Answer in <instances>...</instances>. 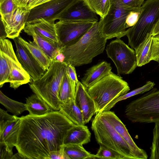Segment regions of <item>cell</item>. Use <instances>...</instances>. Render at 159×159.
<instances>
[{
    "instance_id": "6da1fadb",
    "label": "cell",
    "mask_w": 159,
    "mask_h": 159,
    "mask_svg": "<svg viewBox=\"0 0 159 159\" xmlns=\"http://www.w3.org/2000/svg\"><path fill=\"white\" fill-rule=\"evenodd\" d=\"M75 125L59 111L22 116L15 147L24 159H47L49 152L61 148L68 130Z\"/></svg>"
},
{
    "instance_id": "7a4b0ae2",
    "label": "cell",
    "mask_w": 159,
    "mask_h": 159,
    "mask_svg": "<svg viewBox=\"0 0 159 159\" xmlns=\"http://www.w3.org/2000/svg\"><path fill=\"white\" fill-rule=\"evenodd\" d=\"M107 40L101 34L99 21L75 44L61 48L60 54L62 61L75 67L91 63L95 57L102 53Z\"/></svg>"
},
{
    "instance_id": "3957f363",
    "label": "cell",
    "mask_w": 159,
    "mask_h": 159,
    "mask_svg": "<svg viewBox=\"0 0 159 159\" xmlns=\"http://www.w3.org/2000/svg\"><path fill=\"white\" fill-rule=\"evenodd\" d=\"M66 63L55 59L39 79L29 85L33 92L44 100L53 111L60 108L58 95L66 68Z\"/></svg>"
},
{
    "instance_id": "277c9868",
    "label": "cell",
    "mask_w": 159,
    "mask_h": 159,
    "mask_svg": "<svg viewBox=\"0 0 159 159\" xmlns=\"http://www.w3.org/2000/svg\"><path fill=\"white\" fill-rule=\"evenodd\" d=\"M87 89L94 102L96 114L102 112L113 100L130 90L128 83L111 71Z\"/></svg>"
},
{
    "instance_id": "5b68a950",
    "label": "cell",
    "mask_w": 159,
    "mask_h": 159,
    "mask_svg": "<svg viewBox=\"0 0 159 159\" xmlns=\"http://www.w3.org/2000/svg\"><path fill=\"white\" fill-rule=\"evenodd\" d=\"M141 10V7H131L125 4L121 0H111L107 13L99 21L102 35L107 40L115 37L120 39L125 36L127 16L132 11Z\"/></svg>"
},
{
    "instance_id": "8992f818",
    "label": "cell",
    "mask_w": 159,
    "mask_h": 159,
    "mask_svg": "<svg viewBox=\"0 0 159 159\" xmlns=\"http://www.w3.org/2000/svg\"><path fill=\"white\" fill-rule=\"evenodd\" d=\"M127 119L134 123H156L159 122V89L153 88L126 107Z\"/></svg>"
},
{
    "instance_id": "52a82bcc",
    "label": "cell",
    "mask_w": 159,
    "mask_h": 159,
    "mask_svg": "<svg viewBox=\"0 0 159 159\" xmlns=\"http://www.w3.org/2000/svg\"><path fill=\"white\" fill-rule=\"evenodd\" d=\"M142 10L137 23L126 32L128 45L134 49L151 34L159 20V0H146L141 6Z\"/></svg>"
},
{
    "instance_id": "ba28073f",
    "label": "cell",
    "mask_w": 159,
    "mask_h": 159,
    "mask_svg": "<svg viewBox=\"0 0 159 159\" xmlns=\"http://www.w3.org/2000/svg\"><path fill=\"white\" fill-rule=\"evenodd\" d=\"M91 129L99 144L118 152L126 159H137L128 144L101 112L96 114L92 121Z\"/></svg>"
},
{
    "instance_id": "9c48e42d",
    "label": "cell",
    "mask_w": 159,
    "mask_h": 159,
    "mask_svg": "<svg viewBox=\"0 0 159 159\" xmlns=\"http://www.w3.org/2000/svg\"><path fill=\"white\" fill-rule=\"evenodd\" d=\"M106 50L116 68L117 75L131 74L137 66L135 52L120 39L111 42Z\"/></svg>"
},
{
    "instance_id": "30bf717a",
    "label": "cell",
    "mask_w": 159,
    "mask_h": 159,
    "mask_svg": "<svg viewBox=\"0 0 159 159\" xmlns=\"http://www.w3.org/2000/svg\"><path fill=\"white\" fill-rule=\"evenodd\" d=\"M0 51L7 60L10 72L8 80L10 87L16 89L29 83L31 78L19 61L11 42L8 39H0Z\"/></svg>"
},
{
    "instance_id": "8fae6325",
    "label": "cell",
    "mask_w": 159,
    "mask_h": 159,
    "mask_svg": "<svg viewBox=\"0 0 159 159\" xmlns=\"http://www.w3.org/2000/svg\"><path fill=\"white\" fill-rule=\"evenodd\" d=\"M95 22L64 20H59L56 22L55 26L61 47L70 46L76 43Z\"/></svg>"
},
{
    "instance_id": "7c38bea8",
    "label": "cell",
    "mask_w": 159,
    "mask_h": 159,
    "mask_svg": "<svg viewBox=\"0 0 159 159\" xmlns=\"http://www.w3.org/2000/svg\"><path fill=\"white\" fill-rule=\"evenodd\" d=\"M75 0H51L30 9L26 23L43 18L55 22Z\"/></svg>"
},
{
    "instance_id": "4fadbf2b",
    "label": "cell",
    "mask_w": 159,
    "mask_h": 159,
    "mask_svg": "<svg viewBox=\"0 0 159 159\" xmlns=\"http://www.w3.org/2000/svg\"><path fill=\"white\" fill-rule=\"evenodd\" d=\"M58 20L73 22L99 21L97 14L85 0H75L62 13Z\"/></svg>"
},
{
    "instance_id": "5bb4252c",
    "label": "cell",
    "mask_w": 159,
    "mask_h": 159,
    "mask_svg": "<svg viewBox=\"0 0 159 159\" xmlns=\"http://www.w3.org/2000/svg\"><path fill=\"white\" fill-rule=\"evenodd\" d=\"M13 40L16 48V54L21 66L30 75L32 81L39 79L46 70L21 43L18 37Z\"/></svg>"
},
{
    "instance_id": "9a60e30c",
    "label": "cell",
    "mask_w": 159,
    "mask_h": 159,
    "mask_svg": "<svg viewBox=\"0 0 159 159\" xmlns=\"http://www.w3.org/2000/svg\"><path fill=\"white\" fill-rule=\"evenodd\" d=\"M116 132L130 146L137 159H147L148 155L145 150L135 143L125 125L114 112L110 111L101 112Z\"/></svg>"
},
{
    "instance_id": "2e32d148",
    "label": "cell",
    "mask_w": 159,
    "mask_h": 159,
    "mask_svg": "<svg viewBox=\"0 0 159 159\" xmlns=\"http://www.w3.org/2000/svg\"><path fill=\"white\" fill-rule=\"evenodd\" d=\"M75 101L82 114L85 124L88 123L96 114L95 105L87 88L80 81L76 85Z\"/></svg>"
},
{
    "instance_id": "e0dca14e",
    "label": "cell",
    "mask_w": 159,
    "mask_h": 159,
    "mask_svg": "<svg viewBox=\"0 0 159 159\" xmlns=\"http://www.w3.org/2000/svg\"><path fill=\"white\" fill-rule=\"evenodd\" d=\"M30 11L28 7H17L10 20L2 23L7 37L13 39L20 36L25 25Z\"/></svg>"
},
{
    "instance_id": "ac0fdd59",
    "label": "cell",
    "mask_w": 159,
    "mask_h": 159,
    "mask_svg": "<svg viewBox=\"0 0 159 159\" xmlns=\"http://www.w3.org/2000/svg\"><path fill=\"white\" fill-rule=\"evenodd\" d=\"M23 30L28 35L32 37L33 41L52 61L57 59L60 55L61 47L59 43L52 42L43 37L27 24Z\"/></svg>"
},
{
    "instance_id": "d6986e66",
    "label": "cell",
    "mask_w": 159,
    "mask_h": 159,
    "mask_svg": "<svg viewBox=\"0 0 159 159\" xmlns=\"http://www.w3.org/2000/svg\"><path fill=\"white\" fill-rule=\"evenodd\" d=\"M111 69L110 63L106 61L98 63L86 70L81 83L88 88L108 75Z\"/></svg>"
},
{
    "instance_id": "ffe728a7",
    "label": "cell",
    "mask_w": 159,
    "mask_h": 159,
    "mask_svg": "<svg viewBox=\"0 0 159 159\" xmlns=\"http://www.w3.org/2000/svg\"><path fill=\"white\" fill-rule=\"evenodd\" d=\"M20 122V117L15 116L0 130V144L5 145L10 151L15 147Z\"/></svg>"
},
{
    "instance_id": "44dd1931",
    "label": "cell",
    "mask_w": 159,
    "mask_h": 159,
    "mask_svg": "<svg viewBox=\"0 0 159 159\" xmlns=\"http://www.w3.org/2000/svg\"><path fill=\"white\" fill-rule=\"evenodd\" d=\"M91 136V133L85 125H75L68 130L63 145L85 144L90 142Z\"/></svg>"
},
{
    "instance_id": "7402d4cb",
    "label": "cell",
    "mask_w": 159,
    "mask_h": 159,
    "mask_svg": "<svg viewBox=\"0 0 159 159\" xmlns=\"http://www.w3.org/2000/svg\"><path fill=\"white\" fill-rule=\"evenodd\" d=\"M26 24L43 37L52 42L59 44L55 22L40 18Z\"/></svg>"
},
{
    "instance_id": "603a6c76",
    "label": "cell",
    "mask_w": 159,
    "mask_h": 159,
    "mask_svg": "<svg viewBox=\"0 0 159 159\" xmlns=\"http://www.w3.org/2000/svg\"><path fill=\"white\" fill-rule=\"evenodd\" d=\"M76 85V83L69 77L66 68L59 92L60 107L71 100H75Z\"/></svg>"
},
{
    "instance_id": "cb8c5ba5",
    "label": "cell",
    "mask_w": 159,
    "mask_h": 159,
    "mask_svg": "<svg viewBox=\"0 0 159 159\" xmlns=\"http://www.w3.org/2000/svg\"><path fill=\"white\" fill-rule=\"evenodd\" d=\"M25 104L27 111L31 116H41L53 111L44 100L34 93L26 98Z\"/></svg>"
},
{
    "instance_id": "d4e9b609",
    "label": "cell",
    "mask_w": 159,
    "mask_h": 159,
    "mask_svg": "<svg viewBox=\"0 0 159 159\" xmlns=\"http://www.w3.org/2000/svg\"><path fill=\"white\" fill-rule=\"evenodd\" d=\"M152 36L148 34L135 49L137 66H141L151 61Z\"/></svg>"
},
{
    "instance_id": "484cf974",
    "label": "cell",
    "mask_w": 159,
    "mask_h": 159,
    "mask_svg": "<svg viewBox=\"0 0 159 159\" xmlns=\"http://www.w3.org/2000/svg\"><path fill=\"white\" fill-rule=\"evenodd\" d=\"M18 37L21 43L35 59L46 70H47L52 61L33 41L27 42L20 36Z\"/></svg>"
},
{
    "instance_id": "4316f807",
    "label": "cell",
    "mask_w": 159,
    "mask_h": 159,
    "mask_svg": "<svg viewBox=\"0 0 159 159\" xmlns=\"http://www.w3.org/2000/svg\"><path fill=\"white\" fill-rule=\"evenodd\" d=\"M59 111L74 124L84 125L82 114L75 100H72L60 107Z\"/></svg>"
},
{
    "instance_id": "83f0119b",
    "label": "cell",
    "mask_w": 159,
    "mask_h": 159,
    "mask_svg": "<svg viewBox=\"0 0 159 159\" xmlns=\"http://www.w3.org/2000/svg\"><path fill=\"white\" fill-rule=\"evenodd\" d=\"M0 102L13 115L17 116L27 110L26 104L12 99L0 91Z\"/></svg>"
},
{
    "instance_id": "f1b7e54d",
    "label": "cell",
    "mask_w": 159,
    "mask_h": 159,
    "mask_svg": "<svg viewBox=\"0 0 159 159\" xmlns=\"http://www.w3.org/2000/svg\"><path fill=\"white\" fill-rule=\"evenodd\" d=\"M63 146L70 159H92L94 155L87 151L82 145L67 144Z\"/></svg>"
},
{
    "instance_id": "f546056e",
    "label": "cell",
    "mask_w": 159,
    "mask_h": 159,
    "mask_svg": "<svg viewBox=\"0 0 159 159\" xmlns=\"http://www.w3.org/2000/svg\"><path fill=\"white\" fill-rule=\"evenodd\" d=\"M155 85V84L153 82L151 81H147L142 86L128 92L115 99L105 108L103 111H110L117 102L119 101L125 100L134 95L147 92L152 89Z\"/></svg>"
},
{
    "instance_id": "4dcf8cb0",
    "label": "cell",
    "mask_w": 159,
    "mask_h": 159,
    "mask_svg": "<svg viewBox=\"0 0 159 159\" xmlns=\"http://www.w3.org/2000/svg\"><path fill=\"white\" fill-rule=\"evenodd\" d=\"M17 7L14 0H0L1 20L3 24L10 20Z\"/></svg>"
},
{
    "instance_id": "1f68e13d",
    "label": "cell",
    "mask_w": 159,
    "mask_h": 159,
    "mask_svg": "<svg viewBox=\"0 0 159 159\" xmlns=\"http://www.w3.org/2000/svg\"><path fill=\"white\" fill-rule=\"evenodd\" d=\"M90 7L100 18L107 13L111 5V0H85Z\"/></svg>"
},
{
    "instance_id": "d6a6232c",
    "label": "cell",
    "mask_w": 159,
    "mask_h": 159,
    "mask_svg": "<svg viewBox=\"0 0 159 159\" xmlns=\"http://www.w3.org/2000/svg\"><path fill=\"white\" fill-rule=\"evenodd\" d=\"M99 145V148L97 153L93 156L92 159H126L118 152L104 145Z\"/></svg>"
},
{
    "instance_id": "836d02e7",
    "label": "cell",
    "mask_w": 159,
    "mask_h": 159,
    "mask_svg": "<svg viewBox=\"0 0 159 159\" xmlns=\"http://www.w3.org/2000/svg\"><path fill=\"white\" fill-rule=\"evenodd\" d=\"M10 69L6 58L3 53L0 51V87L8 82L10 74Z\"/></svg>"
},
{
    "instance_id": "e575fe53",
    "label": "cell",
    "mask_w": 159,
    "mask_h": 159,
    "mask_svg": "<svg viewBox=\"0 0 159 159\" xmlns=\"http://www.w3.org/2000/svg\"><path fill=\"white\" fill-rule=\"evenodd\" d=\"M155 123L150 159H159V122Z\"/></svg>"
},
{
    "instance_id": "d590c367",
    "label": "cell",
    "mask_w": 159,
    "mask_h": 159,
    "mask_svg": "<svg viewBox=\"0 0 159 159\" xmlns=\"http://www.w3.org/2000/svg\"><path fill=\"white\" fill-rule=\"evenodd\" d=\"M70 159L65 151L63 145L59 149L50 152L48 154L47 159Z\"/></svg>"
},
{
    "instance_id": "8d00e7d4",
    "label": "cell",
    "mask_w": 159,
    "mask_h": 159,
    "mask_svg": "<svg viewBox=\"0 0 159 159\" xmlns=\"http://www.w3.org/2000/svg\"><path fill=\"white\" fill-rule=\"evenodd\" d=\"M141 12L132 11L129 13L126 20V29L131 27L136 24L138 20Z\"/></svg>"
},
{
    "instance_id": "74e56055",
    "label": "cell",
    "mask_w": 159,
    "mask_h": 159,
    "mask_svg": "<svg viewBox=\"0 0 159 159\" xmlns=\"http://www.w3.org/2000/svg\"><path fill=\"white\" fill-rule=\"evenodd\" d=\"M151 60L156 61L159 58V39L152 36Z\"/></svg>"
},
{
    "instance_id": "f35d334b",
    "label": "cell",
    "mask_w": 159,
    "mask_h": 159,
    "mask_svg": "<svg viewBox=\"0 0 159 159\" xmlns=\"http://www.w3.org/2000/svg\"><path fill=\"white\" fill-rule=\"evenodd\" d=\"M15 116L9 114L7 112L0 109V130L2 129L7 122L13 119Z\"/></svg>"
},
{
    "instance_id": "ab89813d",
    "label": "cell",
    "mask_w": 159,
    "mask_h": 159,
    "mask_svg": "<svg viewBox=\"0 0 159 159\" xmlns=\"http://www.w3.org/2000/svg\"><path fill=\"white\" fill-rule=\"evenodd\" d=\"M66 71L70 78L77 84L79 81L78 80L74 66L69 63H66Z\"/></svg>"
},
{
    "instance_id": "60d3db41",
    "label": "cell",
    "mask_w": 159,
    "mask_h": 159,
    "mask_svg": "<svg viewBox=\"0 0 159 159\" xmlns=\"http://www.w3.org/2000/svg\"><path fill=\"white\" fill-rule=\"evenodd\" d=\"M0 159H11L13 155V152L10 151L4 145L0 144Z\"/></svg>"
},
{
    "instance_id": "b9f144b4",
    "label": "cell",
    "mask_w": 159,
    "mask_h": 159,
    "mask_svg": "<svg viewBox=\"0 0 159 159\" xmlns=\"http://www.w3.org/2000/svg\"><path fill=\"white\" fill-rule=\"evenodd\" d=\"M125 5L134 7H140L143 4V0H121Z\"/></svg>"
},
{
    "instance_id": "7bdbcfd3",
    "label": "cell",
    "mask_w": 159,
    "mask_h": 159,
    "mask_svg": "<svg viewBox=\"0 0 159 159\" xmlns=\"http://www.w3.org/2000/svg\"><path fill=\"white\" fill-rule=\"evenodd\" d=\"M51 0H31L28 7L30 9L34 7Z\"/></svg>"
},
{
    "instance_id": "ee69618b",
    "label": "cell",
    "mask_w": 159,
    "mask_h": 159,
    "mask_svg": "<svg viewBox=\"0 0 159 159\" xmlns=\"http://www.w3.org/2000/svg\"><path fill=\"white\" fill-rule=\"evenodd\" d=\"M31 0H14V2L18 7H28Z\"/></svg>"
},
{
    "instance_id": "f6af8a7d",
    "label": "cell",
    "mask_w": 159,
    "mask_h": 159,
    "mask_svg": "<svg viewBox=\"0 0 159 159\" xmlns=\"http://www.w3.org/2000/svg\"><path fill=\"white\" fill-rule=\"evenodd\" d=\"M158 34H159V20L152 31L151 35L153 36Z\"/></svg>"
},
{
    "instance_id": "bcb514c9",
    "label": "cell",
    "mask_w": 159,
    "mask_h": 159,
    "mask_svg": "<svg viewBox=\"0 0 159 159\" xmlns=\"http://www.w3.org/2000/svg\"><path fill=\"white\" fill-rule=\"evenodd\" d=\"M11 159H24V158L18 152L13 155Z\"/></svg>"
},
{
    "instance_id": "7dc6e473",
    "label": "cell",
    "mask_w": 159,
    "mask_h": 159,
    "mask_svg": "<svg viewBox=\"0 0 159 159\" xmlns=\"http://www.w3.org/2000/svg\"><path fill=\"white\" fill-rule=\"evenodd\" d=\"M153 36L159 39V34Z\"/></svg>"
},
{
    "instance_id": "c3c4849f",
    "label": "cell",
    "mask_w": 159,
    "mask_h": 159,
    "mask_svg": "<svg viewBox=\"0 0 159 159\" xmlns=\"http://www.w3.org/2000/svg\"><path fill=\"white\" fill-rule=\"evenodd\" d=\"M156 61H157L159 64V58L157 59Z\"/></svg>"
},
{
    "instance_id": "681fc988",
    "label": "cell",
    "mask_w": 159,
    "mask_h": 159,
    "mask_svg": "<svg viewBox=\"0 0 159 159\" xmlns=\"http://www.w3.org/2000/svg\"><path fill=\"white\" fill-rule=\"evenodd\" d=\"M144 1H145V0H143Z\"/></svg>"
},
{
    "instance_id": "f907efd6",
    "label": "cell",
    "mask_w": 159,
    "mask_h": 159,
    "mask_svg": "<svg viewBox=\"0 0 159 159\" xmlns=\"http://www.w3.org/2000/svg\"></svg>"
}]
</instances>
